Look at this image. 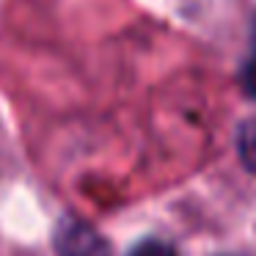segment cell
I'll return each mask as SVG.
<instances>
[{"mask_svg":"<svg viewBox=\"0 0 256 256\" xmlns=\"http://www.w3.org/2000/svg\"><path fill=\"white\" fill-rule=\"evenodd\" d=\"M237 152H240L242 166L250 168V171H256V118H248V122L240 124V130H237Z\"/></svg>","mask_w":256,"mask_h":256,"instance_id":"7a4b0ae2","label":"cell"},{"mask_svg":"<svg viewBox=\"0 0 256 256\" xmlns=\"http://www.w3.org/2000/svg\"><path fill=\"white\" fill-rule=\"evenodd\" d=\"M242 88L248 91V96L256 100V42H254V52L242 66Z\"/></svg>","mask_w":256,"mask_h":256,"instance_id":"277c9868","label":"cell"},{"mask_svg":"<svg viewBox=\"0 0 256 256\" xmlns=\"http://www.w3.org/2000/svg\"><path fill=\"white\" fill-rule=\"evenodd\" d=\"M56 250L58 256H110V248L100 237V232L83 220H74V218L58 223Z\"/></svg>","mask_w":256,"mask_h":256,"instance_id":"6da1fadb","label":"cell"},{"mask_svg":"<svg viewBox=\"0 0 256 256\" xmlns=\"http://www.w3.org/2000/svg\"><path fill=\"white\" fill-rule=\"evenodd\" d=\"M130 256H176L171 245L160 242V240H146V242L135 245Z\"/></svg>","mask_w":256,"mask_h":256,"instance_id":"3957f363","label":"cell"}]
</instances>
